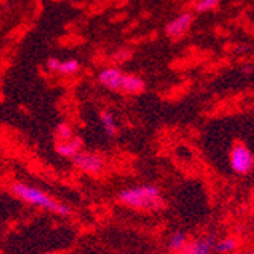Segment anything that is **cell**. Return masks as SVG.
Here are the masks:
<instances>
[{"label": "cell", "instance_id": "cell-1", "mask_svg": "<svg viewBox=\"0 0 254 254\" xmlns=\"http://www.w3.org/2000/svg\"><path fill=\"white\" fill-rule=\"evenodd\" d=\"M118 199L122 205L132 210L157 212L165 207L163 193L154 184H140L124 189L118 193Z\"/></svg>", "mask_w": 254, "mask_h": 254}, {"label": "cell", "instance_id": "cell-2", "mask_svg": "<svg viewBox=\"0 0 254 254\" xmlns=\"http://www.w3.org/2000/svg\"><path fill=\"white\" fill-rule=\"evenodd\" d=\"M11 193L21 199L23 202H28L34 207H38V209H43V210H48V212H52L58 216H70L72 210L70 207L57 201L55 198H52L51 195H48L44 190L38 189V188H34V186H29L26 183H14L11 186Z\"/></svg>", "mask_w": 254, "mask_h": 254}, {"label": "cell", "instance_id": "cell-3", "mask_svg": "<svg viewBox=\"0 0 254 254\" xmlns=\"http://www.w3.org/2000/svg\"><path fill=\"white\" fill-rule=\"evenodd\" d=\"M228 163L235 174L247 175L254 168V155L245 145L238 143L232 148V151H230Z\"/></svg>", "mask_w": 254, "mask_h": 254}, {"label": "cell", "instance_id": "cell-4", "mask_svg": "<svg viewBox=\"0 0 254 254\" xmlns=\"http://www.w3.org/2000/svg\"><path fill=\"white\" fill-rule=\"evenodd\" d=\"M72 161L79 171L90 174V175H99L107 166V161L102 155L96 152H90V151H79L72 158Z\"/></svg>", "mask_w": 254, "mask_h": 254}, {"label": "cell", "instance_id": "cell-5", "mask_svg": "<svg viewBox=\"0 0 254 254\" xmlns=\"http://www.w3.org/2000/svg\"><path fill=\"white\" fill-rule=\"evenodd\" d=\"M193 18H195L193 12H189V11L181 12L180 15H177L175 18H172L168 23V25H166V28H165L166 35L169 38H178V37L184 35V34H186L190 29L192 23H193Z\"/></svg>", "mask_w": 254, "mask_h": 254}, {"label": "cell", "instance_id": "cell-6", "mask_svg": "<svg viewBox=\"0 0 254 254\" xmlns=\"http://www.w3.org/2000/svg\"><path fill=\"white\" fill-rule=\"evenodd\" d=\"M215 242H216V238L213 233L202 235L196 239L189 241L180 254H213Z\"/></svg>", "mask_w": 254, "mask_h": 254}, {"label": "cell", "instance_id": "cell-7", "mask_svg": "<svg viewBox=\"0 0 254 254\" xmlns=\"http://www.w3.org/2000/svg\"><path fill=\"white\" fill-rule=\"evenodd\" d=\"M122 75H124V72L119 65H108L99 72L98 82L110 91H119Z\"/></svg>", "mask_w": 254, "mask_h": 254}, {"label": "cell", "instance_id": "cell-8", "mask_svg": "<svg viewBox=\"0 0 254 254\" xmlns=\"http://www.w3.org/2000/svg\"><path fill=\"white\" fill-rule=\"evenodd\" d=\"M145 87H146V84L140 76L132 75V73H124L122 79H121L119 91H124L127 95H138L145 90Z\"/></svg>", "mask_w": 254, "mask_h": 254}, {"label": "cell", "instance_id": "cell-9", "mask_svg": "<svg viewBox=\"0 0 254 254\" xmlns=\"http://www.w3.org/2000/svg\"><path fill=\"white\" fill-rule=\"evenodd\" d=\"M58 155L64 158H73L79 151H82V138L81 137H72L67 142H58L55 146Z\"/></svg>", "mask_w": 254, "mask_h": 254}, {"label": "cell", "instance_id": "cell-10", "mask_svg": "<svg viewBox=\"0 0 254 254\" xmlns=\"http://www.w3.org/2000/svg\"><path fill=\"white\" fill-rule=\"evenodd\" d=\"M189 241L190 239L186 233L181 232V230H177V232H174L168 239V250L174 254H180L183 251V248L188 245Z\"/></svg>", "mask_w": 254, "mask_h": 254}, {"label": "cell", "instance_id": "cell-11", "mask_svg": "<svg viewBox=\"0 0 254 254\" xmlns=\"http://www.w3.org/2000/svg\"><path fill=\"white\" fill-rule=\"evenodd\" d=\"M99 119H101V124L104 127V131L108 137H116L118 132H119V127H118V122H116V118H114V114L108 110H104L101 111L99 114Z\"/></svg>", "mask_w": 254, "mask_h": 254}, {"label": "cell", "instance_id": "cell-12", "mask_svg": "<svg viewBox=\"0 0 254 254\" xmlns=\"http://www.w3.org/2000/svg\"><path fill=\"white\" fill-rule=\"evenodd\" d=\"M238 245L239 244H238L236 238L227 236V238H222V239L215 242L213 253H216V254H235L238 250Z\"/></svg>", "mask_w": 254, "mask_h": 254}, {"label": "cell", "instance_id": "cell-13", "mask_svg": "<svg viewBox=\"0 0 254 254\" xmlns=\"http://www.w3.org/2000/svg\"><path fill=\"white\" fill-rule=\"evenodd\" d=\"M81 68V64L78 60H65L60 64V68H58V75H63V76H72V75H76Z\"/></svg>", "mask_w": 254, "mask_h": 254}, {"label": "cell", "instance_id": "cell-14", "mask_svg": "<svg viewBox=\"0 0 254 254\" xmlns=\"http://www.w3.org/2000/svg\"><path fill=\"white\" fill-rule=\"evenodd\" d=\"M55 137H57V140L58 142H67V140H70V138L73 137V129L70 125H67V124H58L57 128H55Z\"/></svg>", "mask_w": 254, "mask_h": 254}, {"label": "cell", "instance_id": "cell-15", "mask_svg": "<svg viewBox=\"0 0 254 254\" xmlns=\"http://www.w3.org/2000/svg\"><path fill=\"white\" fill-rule=\"evenodd\" d=\"M218 6H219V0H198L193 9L198 14H204V12H210V11L216 9Z\"/></svg>", "mask_w": 254, "mask_h": 254}, {"label": "cell", "instance_id": "cell-16", "mask_svg": "<svg viewBox=\"0 0 254 254\" xmlns=\"http://www.w3.org/2000/svg\"><path fill=\"white\" fill-rule=\"evenodd\" d=\"M134 57V51L129 49V48H122V49H118L111 55V60L116 63V64H122V63H128L129 60H132Z\"/></svg>", "mask_w": 254, "mask_h": 254}, {"label": "cell", "instance_id": "cell-17", "mask_svg": "<svg viewBox=\"0 0 254 254\" xmlns=\"http://www.w3.org/2000/svg\"><path fill=\"white\" fill-rule=\"evenodd\" d=\"M60 64H61V61H60L58 58H55V57H51L48 61H46V67H48L49 70H51V72H54V73H57V72H58Z\"/></svg>", "mask_w": 254, "mask_h": 254}, {"label": "cell", "instance_id": "cell-18", "mask_svg": "<svg viewBox=\"0 0 254 254\" xmlns=\"http://www.w3.org/2000/svg\"><path fill=\"white\" fill-rule=\"evenodd\" d=\"M242 70H244V73H250V72L253 70V67H251V65H247V67L242 68Z\"/></svg>", "mask_w": 254, "mask_h": 254}, {"label": "cell", "instance_id": "cell-19", "mask_svg": "<svg viewBox=\"0 0 254 254\" xmlns=\"http://www.w3.org/2000/svg\"><path fill=\"white\" fill-rule=\"evenodd\" d=\"M242 254H254V250H250V251H245V253H242Z\"/></svg>", "mask_w": 254, "mask_h": 254}]
</instances>
